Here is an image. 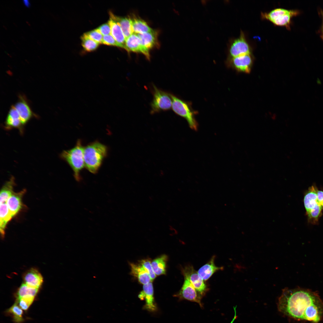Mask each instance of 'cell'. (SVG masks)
Listing matches in <instances>:
<instances>
[{"mask_svg": "<svg viewBox=\"0 0 323 323\" xmlns=\"http://www.w3.org/2000/svg\"><path fill=\"white\" fill-rule=\"evenodd\" d=\"M153 99L150 104V113L153 114L170 110L172 107L171 94L163 91L153 85Z\"/></svg>", "mask_w": 323, "mask_h": 323, "instance_id": "5", "label": "cell"}, {"mask_svg": "<svg viewBox=\"0 0 323 323\" xmlns=\"http://www.w3.org/2000/svg\"><path fill=\"white\" fill-rule=\"evenodd\" d=\"M7 312L12 315L13 320L16 323H21L24 321L22 310L16 303H15L8 309Z\"/></svg>", "mask_w": 323, "mask_h": 323, "instance_id": "29", "label": "cell"}, {"mask_svg": "<svg viewBox=\"0 0 323 323\" xmlns=\"http://www.w3.org/2000/svg\"><path fill=\"white\" fill-rule=\"evenodd\" d=\"M84 148L81 141L78 140L73 148L63 151L60 154L61 158L66 161L71 168L74 178L78 182L81 179L80 173L85 166Z\"/></svg>", "mask_w": 323, "mask_h": 323, "instance_id": "3", "label": "cell"}, {"mask_svg": "<svg viewBox=\"0 0 323 323\" xmlns=\"http://www.w3.org/2000/svg\"><path fill=\"white\" fill-rule=\"evenodd\" d=\"M321 15H322V29H323V11L321 12Z\"/></svg>", "mask_w": 323, "mask_h": 323, "instance_id": "38", "label": "cell"}, {"mask_svg": "<svg viewBox=\"0 0 323 323\" xmlns=\"http://www.w3.org/2000/svg\"><path fill=\"white\" fill-rule=\"evenodd\" d=\"M133 33L137 34L150 32L153 30L143 19L135 16L130 17Z\"/></svg>", "mask_w": 323, "mask_h": 323, "instance_id": "24", "label": "cell"}, {"mask_svg": "<svg viewBox=\"0 0 323 323\" xmlns=\"http://www.w3.org/2000/svg\"><path fill=\"white\" fill-rule=\"evenodd\" d=\"M215 256L212 257L210 260L205 264L201 267L197 271L198 273L204 281L208 280L215 272L220 270H222L223 267H218L214 263Z\"/></svg>", "mask_w": 323, "mask_h": 323, "instance_id": "16", "label": "cell"}, {"mask_svg": "<svg viewBox=\"0 0 323 323\" xmlns=\"http://www.w3.org/2000/svg\"><path fill=\"white\" fill-rule=\"evenodd\" d=\"M14 106L19 114L22 126L24 125L32 117V112L30 108L26 101L22 97Z\"/></svg>", "mask_w": 323, "mask_h": 323, "instance_id": "15", "label": "cell"}, {"mask_svg": "<svg viewBox=\"0 0 323 323\" xmlns=\"http://www.w3.org/2000/svg\"><path fill=\"white\" fill-rule=\"evenodd\" d=\"M87 36L94 41L102 44L103 36L96 29L84 33Z\"/></svg>", "mask_w": 323, "mask_h": 323, "instance_id": "33", "label": "cell"}, {"mask_svg": "<svg viewBox=\"0 0 323 323\" xmlns=\"http://www.w3.org/2000/svg\"><path fill=\"white\" fill-rule=\"evenodd\" d=\"M181 271L184 278L189 280L198 292L202 295L206 292L208 289L207 285L192 266H186L182 268Z\"/></svg>", "mask_w": 323, "mask_h": 323, "instance_id": "8", "label": "cell"}, {"mask_svg": "<svg viewBox=\"0 0 323 323\" xmlns=\"http://www.w3.org/2000/svg\"><path fill=\"white\" fill-rule=\"evenodd\" d=\"M184 278L183 284L178 293L176 295L179 298L186 299L198 303L202 305L201 297L189 280Z\"/></svg>", "mask_w": 323, "mask_h": 323, "instance_id": "10", "label": "cell"}, {"mask_svg": "<svg viewBox=\"0 0 323 323\" xmlns=\"http://www.w3.org/2000/svg\"><path fill=\"white\" fill-rule=\"evenodd\" d=\"M23 2L24 4L27 7H29L30 6V4L29 1L28 0H23Z\"/></svg>", "mask_w": 323, "mask_h": 323, "instance_id": "37", "label": "cell"}, {"mask_svg": "<svg viewBox=\"0 0 323 323\" xmlns=\"http://www.w3.org/2000/svg\"><path fill=\"white\" fill-rule=\"evenodd\" d=\"M102 44L108 45L116 46L121 48V45L111 34L103 36Z\"/></svg>", "mask_w": 323, "mask_h": 323, "instance_id": "34", "label": "cell"}, {"mask_svg": "<svg viewBox=\"0 0 323 323\" xmlns=\"http://www.w3.org/2000/svg\"><path fill=\"white\" fill-rule=\"evenodd\" d=\"M279 310L298 320L318 323L323 316V302L315 292L301 288L285 289L278 299Z\"/></svg>", "mask_w": 323, "mask_h": 323, "instance_id": "1", "label": "cell"}, {"mask_svg": "<svg viewBox=\"0 0 323 323\" xmlns=\"http://www.w3.org/2000/svg\"><path fill=\"white\" fill-rule=\"evenodd\" d=\"M107 148L103 144L95 141L84 148L85 166L91 173H96L107 155Z\"/></svg>", "mask_w": 323, "mask_h": 323, "instance_id": "2", "label": "cell"}, {"mask_svg": "<svg viewBox=\"0 0 323 323\" xmlns=\"http://www.w3.org/2000/svg\"><path fill=\"white\" fill-rule=\"evenodd\" d=\"M322 208L318 204L316 207L311 211L307 215L308 220L313 224H316L318 222L319 218L321 215Z\"/></svg>", "mask_w": 323, "mask_h": 323, "instance_id": "30", "label": "cell"}, {"mask_svg": "<svg viewBox=\"0 0 323 323\" xmlns=\"http://www.w3.org/2000/svg\"><path fill=\"white\" fill-rule=\"evenodd\" d=\"M126 46L127 52L132 51L142 53L147 60H150L149 50L142 44L136 34L133 33L126 39Z\"/></svg>", "mask_w": 323, "mask_h": 323, "instance_id": "12", "label": "cell"}, {"mask_svg": "<svg viewBox=\"0 0 323 323\" xmlns=\"http://www.w3.org/2000/svg\"><path fill=\"white\" fill-rule=\"evenodd\" d=\"M81 44L86 51L92 52L96 50L100 44L94 41L84 33L81 37Z\"/></svg>", "mask_w": 323, "mask_h": 323, "instance_id": "28", "label": "cell"}, {"mask_svg": "<svg viewBox=\"0 0 323 323\" xmlns=\"http://www.w3.org/2000/svg\"><path fill=\"white\" fill-rule=\"evenodd\" d=\"M171 96L172 108L173 111L177 115L185 118L192 129L197 130L198 124L194 116V112L192 110L189 105L187 102L172 94Z\"/></svg>", "mask_w": 323, "mask_h": 323, "instance_id": "6", "label": "cell"}, {"mask_svg": "<svg viewBox=\"0 0 323 323\" xmlns=\"http://www.w3.org/2000/svg\"><path fill=\"white\" fill-rule=\"evenodd\" d=\"M39 289L29 286L24 283L22 284L18 290L17 293V299L27 295L35 297Z\"/></svg>", "mask_w": 323, "mask_h": 323, "instance_id": "27", "label": "cell"}, {"mask_svg": "<svg viewBox=\"0 0 323 323\" xmlns=\"http://www.w3.org/2000/svg\"><path fill=\"white\" fill-rule=\"evenodd\" d=\"M7 128H21L22 126L19 114L14 106H12L8 112L5 122Z\"/></svg>", "mask_w": 323, "mask_h": 323, "instance_id": "22", "label": "cell"}, {"mask_svg": "<svg viewBox=\"0 0 323 323\" xmlns=\"http://www.w3.org/2000/svg\"><path fill=\"white\" fill-rule=\"evenodd\" d=\"M35 296L27 295L17 299L20 308L24 310H27L33 303Z\"/></svg>", "mask_w": 323, "mask_h": 323, "instance_id": "31", "label": "cell"}, {"mask_svg": "<svg viewBox=\"0 0 323 323\" xmlns=\"http://www.w3.org/2000/svg\"><path fill=\"white\" fill-rule=\"evenodd\" d=\"M15 184L14 178L13 176L5 182L1 190L0 203L7 202L9 198L14 192L13 189Z\"/></svg>", "mask_w": 323, "mask_h": 323, "instance_id": "26", "label": "cell"}, {"mask_svg": "<svg viewBox=\"0 0 323 323\" xmlns=\"http://www.w3.org/2000/svg\"><path fill=\"white\" fill-rule=\"evenodd\" d=\"M138 297L141 300H145L144 309L150 312L155 311L157 310V306L154 297L153 288L152 282L143 285V290L139 294Z\"/></svg>", "mask_w": 323, "mask_h": 323, "instance_id": "11", "label": "cell"}, {"mask_svg": "<svg viewBox=\"0 0 323 323\" xmlns=\"http://www.w3.org/2000/svg\"><path fill=\"white\" fill-rule=\"evenodd\" d=\"M129 265L131 274L137 278L141 284L144 285L152 281L147 271L140 263H130Z\"/></svg>", "mask_w": 323, "mask_h": 323, "instance_id": "14", "label": "cell"}, {"mask_svg": "<svg viewBox=\"0 0 323 323\" xmlns=\"http://www.w3.org/2000/svg\"><path fill=\"white\" fill-rule=\"evenodd\" d=\"M228 53L229 58L252 53L251 47L242 31L238 38L231 41L228 48Z\"/></svg>", "mask_w": 323, "mask_h": 323, "instance_id": "7", "label": "cell"}, {"mask_svg": "<svg viewBox=\"0 0 323 323\" xmlns=\"http://www.w3.org/2000/svg\"><path fill=\"white\" fill-rule=\"evenodd\" d=\"M139 263L147 271L153 281L156 278V275L153 271L150 260L149 259H143L139 261Z\"/></svg>", "mask_w": 323, "mask_h": 323, "instance_id": "32", "label": "cell"}, {"mask_svg": "<svg viewBox=\"0 0 323 323\" xmlns=\"http://www.w3.org/2000/svg\"><path fill=\"white\" fill-rule=\"evenodd\" d=\"M167 259V256L165 255H163L154 259L151 262L153 271L156 275L166 274Z\"/></svg>", "mask_w": 323, "mask_h": 323, "instance_id": "23", "label": "cell"}, {"mask_svg": "<svg viewBox=\"0 0 323 323\" xmlns=\"http://www.w3.org/2000/svg\"><path fill=\"white\" fill-rule=\"evenodd\" d=\"M109 15L110 18L118 24L126 39L133 33L130 17L118 16L111 11L109 12Z\"/></svg>", "mask_w": 323, "mask_h": 323, "instance_id": "20", "label": "cell"}, {"mask_svg": "<svg viewBox=\"0 0 323 323\" xmlns=\"http://www.w3.org/2000/svg\"><path fill=\"white\" fill-rule=\"evenodd\" d=\"M108 23L111 27V34L121 45V48H124L127 51L126 46V39L118 24L110 17Z\"/></svg>", "mask_w": 323, "mask_h": 323, "instance_id": "19", "label": "cell"}, {"mask_svg": "<svg viewBox=\"0 0 323 323\" xmlns=\"http://www.w3.org/2000/svg\"><path fill=\"white\" fill-rule=\"evenodd\" d=\"M12 218L10 213L7 202L0 203V231L3 237L5 234V230L8 222Z\"/></svg>", "mask_w": 323, "mask_h": 323, "instance_id": "25", "label": "cell"}, {"mask_svg": "<svg viewBox=\"0 0 323 323\" xmlns=\"http://www.w3.org/2000/svg\"><path fill=\"white\" fill-rule=\"evenodd\" d=\"M318 190L316 187L312 185L309 188L304 196V204L307 215L319 204L317 199Z\"/></svg>", "mask_w": 323, "mask_h": 323, "instance_id": "17", "label": "cell"}, {"mask_svg": "<svg viewBox=\"0 0 323 323\" xmlns=\"http://www.w3.org/2000/svg\"><path fill=\"white\" fill-rule=\"evenodd\" d=\"M96 29L103 36L110 35L111 33V27L108 22L102 25Z\"/></svg>", "mask_w": 323, "mask_h": 323, "instance_id": "35", "label": "cell"}, {"mask_svg": "<svg viewBox=\"0 0 323 323\" xmlns=\"http://www.w3.org/2000/svg\"><path fill=\"white\" fill-rule=\"evenodd\" d=\"M317 199L318 203L323 208V191L318 190Z\"/></svg>", "mask_w": 323, "mask_h": 323, "instance_id": "36", "label": "cell"}, {"mask_svg": "<svg viewBox=\"0 0 323 323\" xmlns=\"http://www.w3.org/2000/svg\"><path fill=\"white\" fill-rule=\"evenodd\" d=\"M26 191V190L24 189L17 193L14 192L8 199L7 205L12 218L19 213L24 207L22 199Z\"/></svg>", "mask_w": 323, "mask_h": 323, "instance_id": "13", "label": "cell"}, {"mask_svg": "<svg viewBox=\"0 0 323 323\" xmlns=\"http://www.w3.org/2000/svg\"><path fill=\"white\" fill-rule=\"evenodd\" d=\"M254 61L252 53L229 58L228 62L231 67L239 72L249 73L251 71Z\"/></svg>", "mask_w": 323, "mask_h": 323, "instance_id": "9", "label": "cell"}, {"mask_svg": "<svg viewBox=\"0 0 323 323\" xmlns=\"http://www.w3.org/2000/svg\"><path fill=\"white\" fill-rule=\"evenodd\" d=\"M299 13L298 10L277 8L269 12H261V16L262 19L271 22L275 25L285 27L290 30L292 19Z\"/></svg>", "mask_w": 323, "mask_h": 323, "instance_id": "4", "label": "cell"}, {"mask_svg": "<svg viewBox=\"0 0 323 323\" xmlns=\"http://www.w3.org/2000/svg\"><path fill=\"white\" fill-rule=\"evenodd\" d=\"M321 33V37L322 38L323 40V29H322V30Z\"/></svg>", "mask_w": 323, "mask_h": 323, "instance_id": "39", "label": "cell"}, {"mask_svg": "<svg viewBox=\"0 0 323 323\" xmlns=\"http://www.w3.org/2000/svg\"><path fill=\"white\" fill-rule=\"evenodd\" d=\"M142 44L149 50L158 45V33L154 30L150 32L137 34Z\"/></svg>", "mask_w": 323, "mask_h": 323, "instance_id": "21", "label": "cell"}, {"mask_svg": "<svg viewBox=\"0 0 323 323\" xmlns=\"http://www.w3.org/2000/svg\"><path fill=\"white\" fill-rule=\"evenodd\" d=\"M24 283L31 287L39 289L43 282L42 275L39 271L34 269H32L24 275Z\"/></svg>", "mask_w": 323, "mask_h": 323, "instance_id": "18", "label": "cell"}]
</instances>
